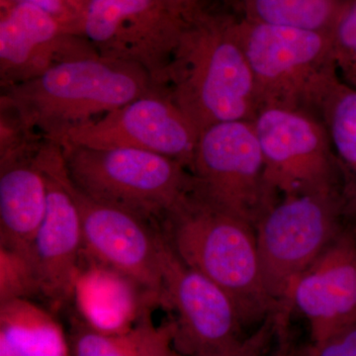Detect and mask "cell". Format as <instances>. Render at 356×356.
<instances>
[{
	"instance_id": "obj_29",
	"label": "cell",
	"mask_w": 356,
	"mask_h": 356,
	"mask_svg": "<svg viewBox=\"0 0 356 356\" xmlns=\"http://www.w3.org/2000/svg\"><path fill=\"white\" fill-rule=\"evenodd\" d=\"M163 1L179 13L188 15L199 8L201 0H163Z\"/></svg>"
},
{
	"instance_id": "obj_24",
	"label": "cell",
	"mask_w": 356,
	"mask_h": 356,
	"mask_svg": "<svg viewBox=\"0 0 356 356\" xmlns=\"http://www.w3.org/2000/svg\"><path fill=\"white\" fill-rule=\"evenodd\" d=\"M10 2H25L38 7L57 21L58 24L72 34L81 35L84 10L88 0H6Z\"/></svg>"
},
{
	"instance_id": "obj_28",
	"label": "cell",
	"mask_w": 356,
	"mask_h": 356,
	"mask_svg": "<svg viewBox=\"0 0 356 356\" xmlns=\"http://www.w3.org/2000/svg\"><path fill=\"white\" fill-rule=\"evenodd\" d=\"M297 348L293 346L290 339L289 327L277 330L276 332L275 346H273L269 356H295Z\"/></svg>"
},
{
	"instance_id": "obj_11",
	"label": "cell",
	"mask_w": 356,
	"mask_h": 356,
	"mask_svg": "<svg viewBox=\"0 0 356 356\" xmlns=\"http://www.w3.org/2000/svg\"><path fill=\"white\" fill-rule=\"evenodd\" d=\"M197 129L165 90H156L72 129L56 144L93 149H135L179 161L191 172Z\"/></svg>"
},
{
	"instance_id": "obj_21",
	"label": "cell",
	"mask_w": 356,
	"mask_h": 356,
	"mask_svg": "<svg viewBox=\"0 0 356 356\" xmlns=\"http://www.w3.org/2000/svg\"><path fill=\"white\" fill-rule=\"evenodd\" d=\"M142 318L134 329L120 334L97 331L76 318L69 339L72 356H140Z\"/></svg>"
},
{
	"instance_id": "obj_32",
	"label": "cell",
	"mask_w": 356,
	"mask_h": 356,
	"mask_svg": "<svg viewBox=\"0 0 356 356\" xmlns=\"http://www.w3.org/2000/svg\"><path fill=\"white\" fill-rule=\"evenodd\" d=\"M227 1L236 2V1H238V0H227Z\"/></svg>"
},
{
	"instance_id": "obj_17",
	"label": "cell",
	"mask_w": 356,
	"mask_h": 356,
	"mask_svg": "<svg viewBox=\"0 0 356 356\" xmlns=\"http://www.w3.org/2000/svg\"><path fill=\"white\" fill-rule=\"evenodd\" d=\"M47 202L46 177L36 156L0 168V245L31 255Z\"/></svg>"
},
{
	"instance_id": "obj_7",
	"label": "cell",
	"mask_w": 356,
	"mask_h": 356,
	"mask_svg": "<svg viewBox=\"0 0 356 356\" xmlns=\"http://www.w3.org/2000/svg\"><path fill=\"white\" fill-rule=\"evenodd\" d=\"M191 172L194 194L254 229L276 203L252 121L222 122L204 130Z\"/></svg>"
},
{
	"instance_id": "obj_23",
	"label": "cell",
	"mask_w": 356,
	"mask_h": 356,
	"mask_svg": "<svg viewBox=\"0 0 356 356\" xmlns=\"http://www.w3.org/2000/svg\"><path fill=\"white\" fill-rule=\"evenodd\" d=\"M330 37L337 70L356 88V0H343Z\"/></svg>"
},
{
	"instance_id": "obj_15",
	"label": "cell",
	"mask_w": 356,
	"mask_h": 356,
	"mask_svg": "<svg viewBox=\"0 0 356 356\" xmlns=\"http://www.w3.org/2000/svg\"><path fill=\"white\" fill-rule=\"evenodd\" d=\"M293 310L310 325L312 343L356 321V225H346L293 289Z\"/></svg>"
},
{
	"instance_id": "obj_30",
	"label": "cell",
	"mask_w": 356,
	"mask_h": 356,
	"mask_svg": "<svg viewBox=\"0 0 356 356\" xmlns=\"http://www.w3.org/2000/svg\"><path fill=\"white\" fill-rule=\"evenodd\" d=\"M295 356H318L317 351H316L315 346L313 343L310 346H306L303 350H296Z\"/></svg>"
},
{
	"instance_id": "obj_31",
	"label": "cell",
	"mask_w": 356,
	"mask_h": 356,
	"mask_svg": "<svg viewBox=\"0 0 356 356\" xmlns=\"http://www.w3.org/2000/svg\"><path fill=\"white\" fill-rule=\"evenodd\" d=\"M0 356H15L6 343L0 341Z\"/></svg>"
},
{
	"instance_id": "obj_12",
	"label": "cell",
	"mask_w": 356,
	"mask_h": 356,
	"mask_svg": "<svg viewBox=\"0 0 356 356\" xmlns=\"http://www.w3.org/2000/svg\"><path fill=\"white\" fill-rule=\"evenodd\" d=\"M48 188L43 222L35 236L31 255L41 295L54 309L72 301L74 280L83 252L81 215L62 147L44 140L36 156Z\"/></svg>"
},
{
	"instance_id": "obj_5",
	"label": "cell",
	"mask_w": 356,
	"mask_h": 356,
	"mask_svg": "<svg viewBox=\"0 0 356 356\" xmlns=\"http://www.w3.org/2000/svg\"><path fill=\"white\" fill-rule=\"evenodd\" d=\"M346 218L343 191L334 189L284 195L257 224L262 277L282 322L290 323L300 276L343 231Z\"/></svg>"
},
{
	"instance_id": "obj_27",
	"label": "cell",
	"mask_w": 356,
	"mask_h": 356,
	"mask_svg": "<svg viewBox=\"0 0 356 356\" xmlns=\"http://www.w3.org/2000/svg\"><path fill=\"white\" fill-rule=\"evenodd\" d=\"M314 346L318 356H356V321Z\"/></svg>"
},
{
	"instance_id": "obj_25",
	"label": "cell",
	"mask_w": 356,
	"mask_h": 356,
	"mask_svg": "<svg viewBox=\"0 0 356 356\" xmlns=\"http://www.w3.org/2000/svg\"><path fill=\"white\" fill-rule=\"evenodd\" d=\"M143 339L140 356H186L173 343L172 322L161 325L154 324L151 312L142 318Z\"/></svg>"
},
{
	"instance_id": "obj_19",
	"label": "cell",
	"mask_w": 356,
	"mask_h": 356,
	"mask_svg": "<svg viewBox=\"0 0 356 356\" xmlns=\"http://www.w3.org/2000/svg\"><path fill=\"white\" fill-rule=\"evenodd\" d=\"M0 341L15 356H72L57 318L29 299L0 304Z\"/></svg>"
},
{
	"instance_id": "obj_8",
	"label": "cell",
	"mask_w": 356,
	"mask_h": 356,
	"mask_svg": "<svg viewBox=\"0 0 356 356\" xmlns=\"http://www.w3.org/2000/svg\"><path fill=\"white\" fill-rule=\"evenodd\" d=\"M188 15L163 0H88L81 35L100 56L139 65L165 90Z\"/></svg>"
},
{
	"instance_id": "obj_4",
	"label": "cell",
	"mask_w": 356,
	"mask_h": 356,
	"mask_svg": "<svg viewBox=\"0 0 356 356\" xmlns=\"http://www.w3.org/2000/svg\"><path fill=\"white\" fill-rule=\"evenodd\" d=\"M60 147L79 191L153 226L161 224L193 188L188 168L168 156L135 149Z\"/></svg>"
},
{
	"instance_id": "obj_13",
	"label": "cell",
	"mask_w": 356,
	"mask_h": 356,
	"mask_svg": "<svg viewBox=\"0 0 356 356\" xmlns=\"http://www.w3.org/2000/svg\"><path fill=\"white\" fill-rule=\"evenodd\" d=\"M72 185L81 215L84 254L136 281L161 304L159 229L128 211L93 200Z\"/></svg>"
},
{
	"instance_id": "obj_3",
	"label": "cell",
	"mask_w": 356,
	"mask_h": 356,
	"mask_svg": "<svg viewBox=\"0 0 356 356\" xmlns=\"http://www.w3.org/2000/svg\"><path fill=\"white\" fill-rule=\"evenodd\" d=\"M161 227L182 261L233 299L243 325L261 324L269 316L280 314V306L264 285L252 225L191 191L168 213Z\"/></svg>"
},
{
	"instance_id": "obj_18",
	"label": "cell",
	"mask_w": 356,
	"mask_h": 356,
	"mask_svg": "<svg viewBox=\"0 0 356 356\" xmlns=\"http://www.w3.org/2000/svg\"><path fill=\"white\" fill-rule=\"evenodd\" d=\"M315 115L324 124L341 181L346 218H356V88L334 77L321 97Z\"/></svg>"
},
{
	"instance_id": "obj_6",
	"label": "cell",
	"mask_w": 356,
	"mask_h": 356,
	"mask_svg": "<svg viewBox=\"0 0 356 356\" xmlns=\"http://www.w3.org/2000/svg\"><path fill=\"white\" fill-rule=\"evenodd\" d=\"M236 33L264 107L315 114L325 89L337 76L330 33L269 25L243 18Z\"/></svg>"
},
{
	"instance_id": "obj_14",
	"label": "cell",
	"mask_w": 356,
	"mask_h": 356,
	"mask_svg": "<svg viewBox=\"0 0 356 356\" xmlns=\"http://www.w3.org/2000/svg\"><path fill=\"white\" fill-rule=\"evenodd\" d=\"M99 55L88 39L65 31L38 7L1 0L0 86L27 83L70 60Z\"/></svg>"
},
{
	"instance_id": "obj_20",
	"label": "cell",
	"mask_w": 356,
	"mask_h": 356,
	"mask_svg": "<svg viewBox=\"0 0 356 356\" xmlns=\"http://www.w3.org/2000/svg\"><path fill=\"white\" fill-rule=\"evenodd\" d=\"M245 19L330 33L343 0H240Z\"/></svg>"
},
{
	"instance_id": "obj_16",
	"label": "cell",
	"mask_w": 356,
	"mask_h": 356,
	"mask_svg": "<svg viewBox=\"0 0 356 356\" xmlns=\"http://www.w3.org/2000/svg\"><path fill=\"white\" fill-rule=\"evenodd\" d=\"M79 318L107 334L134 329L159 300L111 267L83 252L74 283L72 299Z\"/></svg>"
},
{
	"instance_id": "obj_26",
	"label": "cell",
	"mask_w": 356,
	"mask_h": 356,
	"mask_svg": "<svg viewBox=\"0 0 356 356\" xmlns=\"http://www.w3.org/2000/svg\"><path fill=\"white\" fill-rule=\"evenodd\" d=\"M276 332L275 317L269 316L254 332L245 337L242 343L226 356H269L275 343Z\"/></svg>"
},
{
	"instance_id": "obj_2",
	"label": "cell",
	"mask_w": 356,
	"mask_h": 356,
	"mask_svg": "<svg viewBox=\"0 0 356 356\" xmlns=\"http://www.w3.org/2000/svg\"><path fill=\"white\" fill-rule=\"evenodd\" d=\"M156 90L139 65L96 55L63 63L2 91L0 106L19 115L44 139L57 143L72 129Z\"/></svg>"
},
{
	"instance_id": "obj_10",
	"label": "cell",
	"mask_w": 356,
	"mask_h": 356,
	"mask_svg": "<svg viewBox=\"0 0 356 356\" xmlns=\"http://www.w3.org/2000/svg\"><path fill=\"white\" fill-rule=\"evenodd\" d=\"M252 123L264 156L266 184L273 194L343 191L329 136L317 115L301 109L264 107Z\"/></svg>"
},
{
	"instance_id": "obj_1",
	"label": "cell",
	"mask_w": 356,
	"mask_h": 356,
	"mask_svg": "<svg viewBox=\"0 0 356 356\" xmlns=\"http://www.w3.org/2000/svg\"><path fill=\"white\" fill-rule=\"evenodd\" d=\"M165 89L199 134L222 122L254 120L257 90L236 20L200 8L189 14Z\"/></svg>"
},
{
	"instance_id": "obj_9",
	"label": "cell",
	"mask_w": 356,
	"mask_h": 356,
	"mask_svg": "<svg viewBox=\"0 0 356 356\" xmlns=\"http://www.w3.org/2000/svg\"><path fill=\"white\" fill-rule=\"evenodd\" d=\"M161 304L173 314V343L186 356H226L242 337L243 322L233 299L175 254L159 229Z\"/></svg>"
},
{
	"instance_id": "obj_22",
	"label": "cell",
	"mask_w": 356,
	"mask_h": 356,
	"mask_svg": "<svg viewBox=\"0 0 356 356\" xmlns=\"http://www.w3.org/2000/svg\"><path fill=\"white\" fill-rule=\"evenodd\" d=\"M41 294L31 255L0 245V304Z\"/></svg>"
}]
</instances>
